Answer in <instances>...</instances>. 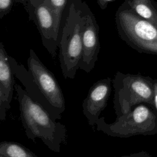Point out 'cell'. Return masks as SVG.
Listing matches in <instances>:
<instances>
[{"mask_svg": "<svg viewBox=\"0 0 157 157\" xmlns=\"http://www.w3.org/2000/svg\"><path fill=\"white\" fill-rule=\"evenodd\" d=\"M153 83V79L149 76L117 72L112 80L113 107L117 117L128 113L140 104H147L154 109Z\"/></svg>", "mask_w": 157, "mask_h": 157, "instance_id": "obj_4", "label": "cell"}, {"mask_svg": "<svg viewBox=\"0 0 157 157\" xmlns=\"http://www.w3.org/2000/svg\"><path fill=\"white\" fill-rule=\"evenodd\" d=\"M0 157H39L35 153L13 141L0 142Z\"/></svg>", "mask_w": 157, "mask_h": 157, "instance_id": "obj_12", "label": "cell"}, {"mask_svg": "<svg viewBox=\"0 0 157 157\" xmlns=\"http://www.w3.org/2000/svg\"><path fill=\"white\" fill-rule=\"evenodd\" d=\"M13 76L9 63V56L0 41V89L7 110L10 109L13 94L15 83Z\"/></svg>", "mask_w": 157, "mask_h": 157, "instance_id": "obj_10", "label": "cell"}, {"mask_svg": "<svg viewBox=\"0 0 157 157\" xmlns=\"http://www.w3.org/2000/svg\"><path fill=\"white\" fill-rule=\"evenodd\" d=\"M31 0H15V2L17 4H21L24 7Z\"/></svg>", "mask_w": 157, "mask_h": 157, "instance_id": "obj_19", "label": "cell"}, {"mask_svg": "<svg viewBox=\"0 0 157 157\" xmlns=\"http://www.w3.org/2000/svg\"><path fill=\"white\" fill-rule=\"evenodd\" d=\"M96 1L99 8L102 10H104L107 7L109 3L114 0H96Z\"/></svg>", "mask_w": 157, "mask_h": 157, "instance_id": "obj_18", "label": "cell"}, {"mask_svg": "<svg viewBox=\"0 0 157 157\" xmlns=\"http://www.w3.org/2000/svg\"><path fill=\"white\" fill-rule=\"evenodd\" d=\"M15 2V0H0V19L8 14Z\"/></svg>", "mask_w": 157, "mask_h": 157, "instance_id": "obj_14", "label": "cell"}, {"mask_svg": "<svg viewBox=\"0 0 157 157\" xmlns=\"http://www.w3.org/2000/svg\"><path fill=\"white\" fill-rule=\"evenodd\" d=\"M99 26L95 16L88 8L82 32V50L79 69L89 73L95 66L100 51Z\"/></svg>", "mask_w": 157, "mask_h": 157, "instance_id": "obj_8", "label": "cell"}, {"mask_svg": "<svg viewBox=\"0 0 157 157\" xmlns=\"http://www.w3.org/2000/svg\"><path fill=\"white\" fill-rule=\"evenodd\" d=\"M116 157H152L149 153L145 151H141L137 153H134L128 155H123Z\"/></svg>", "mask_w": 157, "mask_h": 157, "instance_id": "obj_17", "label": "cell"}, {"mask_svg": "<svg viewBox=\"0 0 157 157\" xmlns=\"http://www.w3.org/2000/svg\"><path fill=\"white\" fill-rule=\"evenodd\" d=\"M112 79L108 77L101 79L90 87L83 101V113L90 126L93 127L107 105L111 93Z\"/></svg>", "mask_w": 157, "mask_h": 157, "instance_id": "obj_9", "label": "cell"}, {"mask_svg": "<svg viewBox=\"0 0 157 157\" xmlns=\"http://www.w3.org/2000/svg\"><path fill=\"white\" fill-rule=\"evenodd\" d=\"M95 125L97 131L115 137L155 135L157 134V113L150 105L140 104L128 113L117 117L113 123H107L104 117H100Z\"/></svg>", "mask_w": 157, "mask_h": 157, "instance_id": "obj_5", "label": "cell"}, {"mask_svg": "<svg viewBox=\"0 0 157 157\" xmlns=\"http://www.w3.org/2000/svg\"><path fill=\"white\" fill-rule=\"evenodd\" d=\"M153 107L157 113V78L153 79Z\"/></svg>", "mask_w": 157, "mask_h": 157, "instance_id": "obj_16", "label": "cell"}, {"mask_svg": "<svg viewBox=\"0 0 157 157\" xmlns=\"http://www.w3.org/2000/svg\"><path fill=\"white\" fill-rule=\"evenodd\" d=\"M115 20L120 37L141 53L157 55V27L141 18L123 4L117 9Z\"/></svg>", "mask_w": 157, "mask_h": 157, "instance_id": "obj_6", "label": "cell"}, {"mask_svg": "<svg viewBox=\"0 0 157 157\" xmlns=\"http://www.w3.org/2000/svg\"><path fill=\"white\" fill-rule=\"evenodd\" d=\"M24 8L29 19L36 25L42 43L52 58L56 55L61 26L58 23L54 11L48 0H31Z\"/></svg>", "mask_w": 157, "mask_h": 157, "instance_id": "obj_7", "label": "cell"}, {"mask_svg": "<svg viewBox=\"0 0 157 157\" xmlns=\"http://www.w3.org/2000/svg\"><path fill=\"white\" fill-rule=\"evenodd\" d=\"M19 104L20 117L25 134L35 142L40 139L51 151L59 153L63 144L67 142V128L54 120L40 104L33 101L25 90L15 83Z\"/></svg>", "mask_w": 157, "mask_h": 157, "instance_id": "obj_2", "label": "cell"}, {"mask_svg": "<svg viewBox=\"0 0 157 157\" xmlns=\"http://www.w3.org/2000/svg\"><path fill=\"white\" fill-rule=\"evenodd\" d=\"M12 74L25 87L29 96L44 108L54 119H61L66 109L63 91L55 77L33 49L29 50L28 69L9 56Z\"/></svg>", "mask_w": 157, "mask_h": 157, "instance_id": "obj_1", "label": "cell"}, {"mask_svg": "<svg viewBox=\"0 0 157 157\" xmlns=\"http://www.w3.org/2000/svg\"><path fill=\"white\" fill-rule=\"evenodd\" d=\"M88 6L82 0H70L67 14L60 31L59 59L64 78L73 79L79 69L82 50V32Z\"/></svg>", "mask_w": 157, "mask_h": 157, "instance_id": "obj_3", "label": "cell"}, {"mask_svg": "<svg viewBox=\"0 0 157 157\" xmlns=\"http://www.w3.org/2000/svg\"><path fill=\"white\" fill-rule=\"evenodd\" d=\"M54 11L58 23L61 26L63 13L70 0H48Z\"/></svg>", "mask_w": 157, "mask_h": 157, "instance_id": "obj_13", "label": "cell"}, {"mask_svg": "<svg viewBox=\"0 0 157 157\" xmlns=\"http://www.w3.org/2000/svg\"><path fill=\"white\" fill-rule=\"evenodd\" d=\"M122 4L141 18L157 27V2L155 0H125Z\"/></svg>", "mask_w": 157, "mask_h": 157, "instance_id": "obj_11", "label": "cell"}, {"mask_svg": "<svg viewBox=\"0 0 157 157\" xmlns=\"http://www.w3.org/2000/svg\"><path fill=\"white\" fill-rule=\"evenodd\" d=\"M7 109L6 103L0 89V121H4L6 118Z\"/></svg>", "mask_w": 157, "mask_h": 157, "instance_id": "obj_15", "label": "cell"}]
</instances>
